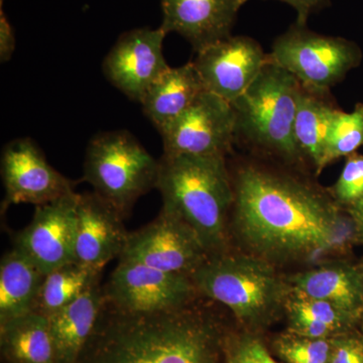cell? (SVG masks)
<instances>
[{
	"label": "cell",
	"instance_id": "6da1fadb",
	"mask_svg": "<svg viewBox=\"0 0 363 363\" xmlns=\"http://www.w3.org/2000/svg\"><path fill=\"white\" fill-rule=\"evenodd\" d=\"M245 161L231 174L229 230L248 255L272 264L346 255L358 245L354 223L323 189L296 172Z\"/></svg>",
	"mask_w": 363,
	"mask_h": 363
},
{
	"label": "cell",
	"instance_id": "7a4b0ae2",
	"mask_svg": "<svg viewBox=\"0 0 363 363\" xmlns=\"http://www.w3.org/2000/svg\"><path fill=\"white\" fill-rule=\"evenodd\" d=\"M199 301L154 313L123 311L105 301L77 363H224L226 326Z\"/></svg>",
	"mask_w": 363,
	"mask_h": 363
},
{
	"label": "cell",
	"instance_id": "3957f363",
	"mask_svg": "<svg viewBox=\"0 0 363 363\" xmlns=\"http://www.w3.org/2000/svg\"><path fill=\"white\" fill-rule=\"evenodd\" d=\"M159 161L162 209L187 223L210 257L229 252L234 191L226 157L162 155Z\"/></svg>",
	"mask_w": 363,
	"mask_h": 363
},
{
	"label": "cell",
	"instance_id": "277c9868",
	"mask_svg": "<svg viewBox=\"0 0 363 363\" xmlns=\"http://www.w3.org/2000/svg\"><path fill=\"white\" fill-rule=\"evenodd\" d=\"M191 278L203 298L228 308L245 330L259 333L285 316L291 295L286 277L247 252L210 257Z\"/></svg>",
	"mask_w": 363,
	"mask_h": 363
},
{
	"label": "cell",
	"instance_id": "5b68a950",
	"mask_svg": "<svg viewBox=\"0 0 363 363\" xmlns=\"http://www.w3.org/2000/svg\"><path fill=\"white\" fill-rule=\"evenodd\" d=\"M301 83L269 61L233 106L234 138L253 156L301 169L307 164L294 135Z\"/></svg>",
	"mask_w": 363,
	"mask_h": 363
},
{
	"label": "cell",
	"instance_id": "8992f818",
	"mask_svg": "<svg viewBox=\"0 0 363 363\" xmlns=\"http://www.w3.org/2000/svg\"><path fill=\"white\" fill-rule=\"evenodd\" d=\"M159 167L130 133L107 131L88 145L83 181L125 219L135 202L156 188Z\"/></svg>",
	"mask_w": 363,
	"mask_h": 363
},
{
	"label": "cell",
	"instance_id": "52a82bcc",
	"mask_svg": "<svg viewBox=\"0 0 363 363\" xmlns=\"http://www.w3.org/2000/svg\"><path fill=\"white\" fill-rule=\"evenodd\" d=\"M267 56L307 89L323 93L330 92L363 59L362 48L353 40L321 35L296 21L277 38Z\"/></svg>",
	"mask_w": 363,
	"mask_h": 363
},
{
	"label": "cell",
	"instance_id": "ba28073f",
	"mask_svg": "<svg viewBox=\"0 0 363 363\" xmlns=\"http://www.w3.org/2000/svg\"><path fill=\"white\" fill-rule=\"evenodd\" d=\"M104 294L112 307L135 313L180 309L203 298L187 274L121 259L104 284Z\"/></svg>",
	"mask_w": 363,
	"mask_h": 363
},
{
	"label": "cell",
	"instance_id": "9c48e42d",
	"mask_svg": "<svg viewBox=\"0 0 363 363\" xmlns=\"http://www.w3.org/2000/svg\"><path fill=\"white\" fill-rule=\"evenodd\" d=\"M209 257L195 231L161 209L155 220L128 234L118 259L191 277Z\"/></svg>",
	"mask_w": 363,
	"mask_h": 363
},
{
	"label": "cell",
	"instance_id": "30bf717a",
	"mask_svg": "<svg viewBox=\"0 0 363 363\" xmlns=\"http://www.w3.org/2000/svg\"><path fill=\"white\" fill-rule=\"evenodd\" d=\"M234 128L231 104L204 91L187 111L159 133L167 156L227 157L235 145Z\"/></svg>",
	"mask_w": 363,
	"mask_h": 363
},
{
	"label": "cell",
	"instance_id": "8fae6325",
	"mask_svg": "<svg viewBox=\"0 0 363 363\" xmlns=\"http://www.w3.org/2000/svg\"><path fill=\"white\" fill-rule=\"evenodd\" d=\"M1 176L6 190L2 213L11 205L28 203L40 206L56 201L74 193L76 184L52 168L28 138L7 143L2 152Z\"/></svg>",
	"mask_w": 363,
	"mask_h": 363
},
{
	"label": "cell",
	"instance_id": "7c38bea8",
	"mask_svg": "<svg viewBox=\"0 0 363 363\" xmlns=\"http://www.w3.org/2000/svg\"><path fill=\"white\" fill-rule=\"evenodd\" d=\"M78 193L35 206L30 223L14 235L13 247L45 274L75 260Z\"/></svg>",
	"mask_w": 363,
	"mask_h": 363
},
{
	"label": "cell",
	"instance_id": "4fadbf2b",
	"mask_svg": "<svg viewBox=\"0 0 363 363\" xmlns=\"http://www.w3.org/2000/svg\"><path fill=\"white\" fill-rule=\"evenodd\" d=\"M194 64L208 92L233 104L259 77L269 56L257 40L231 35L197 52Z\"/></svg>",
	"mask_w": 363,
	"mask_h": 363
},
{
	"label": "cell",
	"instance_id": "5bb4252c",
	"mask_svg": "<svg viewBox=\"0 0 363 363\" xmlns=\"http://www.w3.org/2000/svg\"><path fill=\"white\" fill-rule=\"evenodd\" d=\"M166 35L161 26L123 33L102 64L107 80L140 104L150 85L169 67L162 52Z\"/></svg>",
	"mask_w": 363,
	"mask_h": 363
},
{
	"label": "cell",
	"instance_id": "9a60e30c",
	"mask_svg": "<svg viewBox=\"0 0 363 363\" xmlns=\"http://www.w3.org/2000/svg\"><path fill=\"white\" fill-rule=\"evenodd\" d=\"M123 221L96 193L79 194L75 262L104 271L109 262L119 259L130 234Z\"/></svg>",
	"mask_w": 363,
	"mask_h": 363
},
{
	"label": "cell",
	"instance_id": "2e32d148",
	"mask_svg": "<svg viewBox=\"0 0 363 363\" xmlns=\"http://www.w3.org/2000/svg\"><path fill=\"white\" fill-rule=\"evenodd\" d=\"M250 0H161L162 30L177 33L199 52L231 37L241 7Z\"/></svg>",
	"mask_w": 363,
	"mask_h": 363
},
{
	"label": "cell",
	"instance_id": "e0dca14e",
	"mask_svg": "<svg viewBox=\"0 0 363 363\" xmlns=\"http://www.w3.org/2000/svg\"><path fill=\"white\" fill-rule=\"evenodd\" d=\"M291 294L326 301L363 321V283L357 264L336 259L286 277Z\"/></svg>",
	"mask_w": 363,
	"mask_h": 363
},
{
	"label": "cell",
	"instance_id": "ac0fdd59",
	"mask_svg": "<svg viewBox=\"0 0 363 363\" xmlns=\"http://www.w3.org/2000/svg\"><path fill=\"white\" fill-rule=\"evenodd\" d=\"M104 304V285L99 283L48 318L57 363H77L95 330Z\"/></svg>",
	"mask_w": 363,
	"mask_h": 363
},
{
	"label": "cell",
	"instance_id": "d6986e66",
	"mask_svg": "<svg viewBox=\"0 0 363 363\" xmlns=\"http://www.w3.org/2000/svg\"><path fill=\"white\" fill-rule=\"evenodd\" d=\"M204 91L199 73L191 62L177 68L169 67L150 85L140 104L143 113L160 131L187 111Z\"/></svg>",
	"mask_w": 363,
	"mask_h": 363
},
{
	"label": "cell",
	"instance_id": "ffe728a7",
	"mask_svg": "<svg viewBox=\"0 0 363 363\" xmlns=\"http://www.w3.org/2000/svg\"><path fill=\"white\" fill-rule=\"evenodd\" d=\"M338 108L330 92H317L301 85L294 135L298 150L316 176L324 169L327 138Z\"/></svg>",
	"mask_w": 363,
	"mask_h": 363
},
{
	"label": "cell",
	"instance_id": "44dd1931",
	"mask_svg": "<svg viewBox=\"0 0 363 363\" xmlns=\"http://www.w3.org/2000/svg\"><path fill=\"white\" fill-rule=\"evenodd\" d=\"M45 277L20 250L6 252L0 262V325L33 312Z\"/></svg>",
	"mask_w": 363,
	"mask_h": 363
},
{
	"label": "cell",
	"instance_id": "7402d4cb",
	"mask_svg": "<svg viewBox=\"0 0 363 363\" xmlns=\"http://www.w3.org/2000/svg\"><path fill=\"white\" fill-rule=\"evenodd\" d=\"M0 351L6 363H57L49 319L32 312L0 325Z\"/></svg>",
	"mask_w": 363,
	"mask_h": 363
},
{
	"label": "cell",
	"instance_id": "603a6c76",
	"mask_svg": "<svg viewBox=\"0 0 363 363\" xmlns=\"http://www.w3.org/2000/svg\"><path fill=\"white\" fill-rule=\"evenodd\" d=\"M102 271L74 262L45 274L33 312L49 318L101 283Z\"/></svg>",
	"mask_w": 363,
	"mask_h": 363
},
{
	"label": "cell",
	"instance_id": "cb8c5ba5",
	"mask_svg": "<svg viewBox=\"0 0 363 363\" xmlns=\"http://www.w3.org/2000/svg\"><path fill=\"white\" fill-rule=\"evenodd\" d=\"M363 147V104L358 102L351 112L340 108L332 118L325 149L324 169L341 157L358 152Z\"/></svg>",
	"mask_w": 363,
	"mask_h": 363
},
{
	"label": "cell",
	"instance_id": "d4e9b609",
	"mask_svg": "<svg viewBox=\"0 0 363 363\" xmlns=\"http://www.w3.org/2000/svg\"><path fill=\"white\" fill-rule=\"evenodd\" d=\"M308 318L328 325L338 333L352 330L360 325L354 318L326 301L291 294L286 302L285 316Z\"/></svg>",
	"mask_w": 363,
	"mask_h": 363
},
{
	"label": "cell",
	"instance_id": "484cf974",
	"mask_svg": "<svg viewBox=\"0 0 363 363\" xmlns=\"http://www.w3.org/2000/svg\"><path fill=\"white\" fill-rule=\"evenodd\" d=\"M274 350L284 363H328L330 339H312L286 330L274 342Z\"/></svg>",
	"mask_w": 363,
	"mask_h": 363
},
{
	"label": "cell",
	"instance_id": "4316f807",
	"mask_svg": "<svg viewBox=\"0 0 363 363\" xmlns=\"http://www.w3.org/2000/svg\"><path fill=\"white\" fill-rule=\"evenodd\" d=\"M224 363H281L267 350L257 333L247 330L226 332Z\"/></svg>",
	"mask_w": 363,
	"mask_h": 363
},
{
	"label": "cell",
	"instance_id": "83f0119b",
	"mask_svg": "<svg viewBox=\"0 0 363 363\" xmlns=\"http://www.w3.org/2000/svg\"><path fill=\"white\" fill-rule=\"evenodd\" d=\"M334 201L346 209L363 197V154L357 152L345 157L337 181L328 189Z\"/></svg>",
	"mask_w": 363,
	"mask_h": 363
},
{
	"label": "cell",
	"instance_id": "f1b7e54d",
	"mask_svg": "<svg viewBox=\"0 0 363 363\" xmlns=\"http://www.w3.org/2000/svg\"><path fill=\"white\" fill-rule=\"evenodd\" d=\"M328 363H363V332L355 328L330 338Z\"/></svg>",
	"mask_w": 363,
	"mask_h": 363
},
{
	"label": "cell",
	"instance_id": "f546056e",
	"mask_svg": "<svg viewBox=\"0 0 363 363\" xmlns=\"http://www.w3.org/2000/svg\"><path fill=\"white\" fill-rule=\"evenodd\" d=\"M292 6L297 13L296 23L307 25L312 14L319 13L325 7L330 6V0H278Z\"/></svg>",
	"mask_w": 363,
	"mask_h": 363
},
{
	"label": "cell",
	"instance_id": "4dcf8cb0",
	"mask_svg": "<svg viewBox=\"0 0 363 363\" xmlns=\"http://www.w3.org/2000/svg\"><path fill=\"white\" fill-rule=\"evenodd\" d=\"M16 49V37L13 26L7 20L4 11H0V61L6 63L13 57Z\"/></svg>",
	"mask_w": 363,
	"mask_h": 363
},
{
	"label": "cell",
	"instance_id": "1f68e13d",
	"mask_svg": "<svg viewBox=\"0 0 363 363\" xmlns=\"http://www.w3.org/2000/svg\"><path fill=\"white\" fill-rule=\"evenodd\" d=\"M345 210L354 223L358 245H363V197Z\"/></svg>",
	"mask_w": 363,
	"mask_h": 363
},
{
	"label": "cell",
	"instance_id": "d6a6232c",
	"mask_svg": "<svg viewBox=\"0 0 363 363\" xmlns=\"http://www.w3.org/2000/svg\"><path fill=\"white\" fill-rule=\"evenodd\" d=\"M358 267H359L360 274H362V283H363V257L362 259L358 262Z\"/></svg>",
	"mask_w": 363,
	"mask_h": 363
},
{
	"label": "cell",
	"instance_id": "836d02e7",
	"mask_svg": "<svg viewBox=\"0 0 363 363\" xmlns=\"http://www.w3.org/2000/svg\"><path fill=\"white\" fill-rule=\"evenodd\" d=\"M2 1H4V0H0V4H1V6H2Z\"/></svg>",
	"mask_w": 363,
	"mask_h": 363
},
{
	"label": "cell",
	"instance_id": "e575fe53",
	"mask_svg": "<svg viewBox=\"0 0 363 363\" xmlns=\"http://www.w3.org/2000/svg\"><path fill=\"white\" fill-rule=\"evenodd\" d=\"M362 332H363V321H362Z\"/></svg>",
	"mask_w": 363,
	"mask_h": 363
}]
</instances>
